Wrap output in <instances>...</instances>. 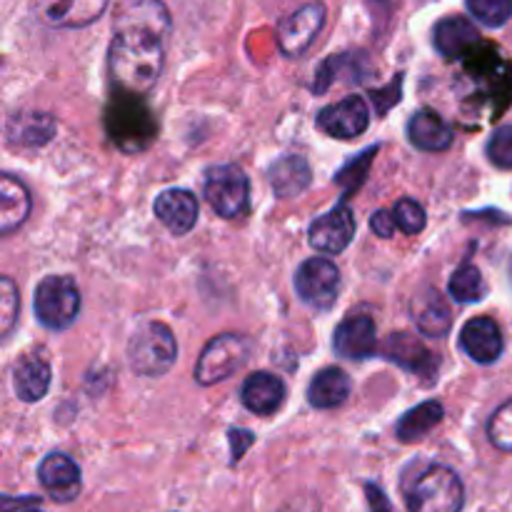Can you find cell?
Here are the masks:
<instances>
[{
	"label": "cell",
	"mask_w": 512,
	"mask_h": 512,
	"mask_svg": "<svg viewBox=\"0 0 512 512\" xmlns=\"http://www.w3.org/2000/svg\"><path fill=\"white\" fill-rule=\"evenodd\" d=\"M165 65V35L150 30H115L108 50V73L113 88L148 95Z\"/></svg>",
	"instance_id": "cell-1"
},
{
	"label": "cell",
	"mask_w": 512,
	"mask_h": 512,
	"mask_svg": "<svg viewBox=\"0 0 512 512\" xmlns=\"http://www.w3.org/2000/svg\"><path fill=\"white\" fill-rule=\"evenodd\" d=\"M103 120L108 138L123 153H140L150 148L158 135V120L153 118V110L145 105L143 95L125 93L120 88H113Z\"/></svg>",
	"instance_id": "cell-2"
},
{
	"label": "cell",
	"mask_w": 512,
	"mask_h": 512,
	"mask_svg": "<svg viewBox=\"0 0 512 512\" xmlns=\"http://www.w3.org/2000/svg\"><path fill=\"white\" fill-rule=\"evenodd\" d=\"M410 512H460L465 505V488L460 475L448 465H428L408 485Z\"/></svg>",
	"instance_id": "cell-3"
},
{
	"label": "cell",
	"mask_w": 512,
	"mask_h": 512,
	"mask_svg": "<svg viewBox=\"0 0 512 512\" xmlns=\"http://www.w3.org/2000/svg\"><path fill=\"white\" fill-rule=\"evenodd\" d=\"M178 358V343L173 330L158 320H148L133 333L128 345V363L135 375L160 378L173 368Z\"/></svg>",
	"instance_id": "cell-4"
},
{
	"label": "cell",
	"mask_w": 512,
	"mask_h": 512,
	"mask_svg": "<svg viewBox=\"0 0 512 512\" xmlns=\"http://www.w3.org/2000/svg\"><path fill=\"white\" fill-rule=\"evenodd\" d=\"M465 73L478 85L485 98L493 100L495 113L503 110L512 98V68L500 58L493 45L480 40L473 50L463 58Z\"/></svg>",
	"instance_id": "cell-5"
},
{
	"label": "cell",
	"mask_w": 512,
	"mask_h": 512,
	"mask_svg": "<svg viewBox=\"0 0 512 512\" xmlns=\"http://www.w3.org/2000/svg\"><path fill=\"white\" fill-rule=\"evenodd\" d=\"M80 313V290L68 275H48L35 290V315L50 330H65Z\"/></svg>",
	"instance_id": "cell-6"
},
{
	"label": "cell",
	"mask_w": 512,
	"mask_h": 512,
	"mask_svg": "<svg viewBox=\"0 0 512 512\" xmlns=\"http://www.w3.org/2000/svg\"><path fill=\"white\" fill-rule=\"evenodd\" d=\"M250 348H253V343H250L245 335H218V338L210 340L203 348V353H200L198 365H195V380H198L200 385H205V388H210V385L230 378L240 365H245Z\"/></svg>",
	"instance_id": "cell-7"
},
{
	"label": "cell",
	"mask_w": 512,
	"mask_h": 512,
	"mask_svg": "<svg viewBox=\"0 0 512 512\" xmlns=\"http://www.w3.org/2000/svg\"><path fill=\"white\" fill-rule=\"evenodd\" d=\"M203 193L220 218H238L248 210V175L238 165H213L205 173Z\"/></svg>",
	"instance_id": "cell-8"
},
{
	"label": "cell",
	"mask_w": 512,
	"mask_h": 512,
	"mask_svg": "<svg viewBox=\"0 0 512 512\" xmlns=\"http://www.w3.org/2000/svg\"><path fill=\"white\" fill-rule=\"evenodd\" d=\"M295 290L313 310H330L340 293V270L328 258H308L295 273Z\"/></svg>",
	"instance_id": "cell-9"
},
{
	"label": "cell",
	"mask_w": 512,
	"mask_h": 512,
	"mask_svg": "<svg viewBox=\"0 0 512 512\" xmlns=\"http://www.w3.org/2000/svg\"><path fill=\"white\" fill-rule=\"evenodd\" d=\"M325 25V5L323 3H308L303 8L295 10L293 15L280 23L278 28V45L280 53L288 58H298L303 55L310 45L315 43L318 33Z\"/></svg>",
	"instance_id": "cell-10"
},
{
	"label": "cell",
	"mask_w": 512,
	"mask_h": 512,
	"mask_svg": "<svg viewBox=\"0 0 512 512\" xmlns=\"http://www.w3.org/2000/svg\"><path fill=\"white\" fill-rule=\"evenodd\" d=\"M370 125L368 105L360 95H348L340 103L328 105L318 113V128L330 138L353 140L363 135Z\"/></svg>",
	"instance_id": "cell-11"
},
{
	"label": "cell",
	"mask_w": 512,
	"mask_h": 512,
	"mask_svg": "<svg viewBox=\"0 0 512 512\" xmlns=\"http://www.w3.org/2000/svg\"><path fill=\"white\" fill-rule=\"evenodd\" d=\"M310 245L318 253H343L355 235V215L348 203H338L330 213L320 215L310 225Z\"/></svg>",
	"instance_id": "cell-12"
},
{
	"label": "cell",
	"mask_w": 512,
	"mask_h": 512,
	"mask_svg": "<svg viewBox=\"0 0 512 512\" xmlns=\"http://www.w3.org/2000/svg\"><path fill=\"white\" fill-rule=\"evenodd\" d=\"M335 353L348 360H368L380 350L375 320L365 313H353L335 328Z\"/></svg>",
	"instance_id": "cell-13"
},
{
	"label": "cell",
	"mask_w": 512,
	"mask_h": 512,
	"mask_svg": "<svg viewBox=\"0 0 512 512\" xmlns=\"http://www.w3.org/2000/svg\"><path fill=\"white\" fill-rule=\"evenodd\" d=\"M110 0H38L35 13L53 28H85L105 13Z\"/></svg>",
	"instance_id": "cell-14"
},
{
	"label": "cell",
	"mask_w": 512,
	"mask_h": 512,
	"mask_svg": "<svg viewBox=\"0 0 512 512\" xmlns=\"http://www.w3.org/2000/svg\"><path fill=\"white\" fill-rule=\"evenodd\" d=\"M460 348L465 355L475 360L480 365H490L503 355L505 340L503 330L488 315H480V318L468 320L460 330Z\"/></svg>",
	"instance_id": "cell-15"
},
{
	"label": "cell",
	"mask_w": 512,
	"mask_h": 512,
	"mask_svg": "<svg viewBox=\"0 0 512 512\" xmlns=\"http://www.w3.org/2000/svg\"><path fill=\"white\" fill-rule=\"evenodd\" d=\"M40 485L45 488V493L50 495L58 503H70L80 495L83 488V478H80V468L75 465L73 458L63 453H50L48 458L40 463L38 468Z\"/></svg>",
	"instance_id": "cell-16"
},
{
	"label": "cell",
	"mask_w": 512,
	"mask_h": 512,
	"mask_svg": "<svg viewBox=\"0 0 512 512\" xmlns=\"http://www.w3.org/2000/svg\"><path fill=\"white\" fill-rule=\"evenodd\" d=\"M155 218L173 235H188L198 223V198L190 190L170 188L155 198Z\"/></svg>",
	"instance_id": "cell-17"
},
{
	"label": "cell",
	"mask_w": 512,
	"mask_h": 512,
	"mask_svg": "<svg viewBox=\"0 0 512 512\" xmlns=\"http://www.w3.org/2000/svg\"><path fill=\"white\" fill-rule=\"evenodd\" d=\"M115 30L135 28L150 30L168 38L170 35V13L163 0H120L113 20Z\"/></svg>",
	"instance_id": "cell-18"
},
{
	"label": "cell",
	"mask_w": 512,
	"mask_h": 512,
	"mask_svg": "<svg viewBox=\"0 0 512 512\" xmlns=\"http://www.w3.org/2000/svg\"><path fill=\"white\" fill-rule=\"evenodd\" d=\"M433 43L445 60H463L480 43V35L468 18L450 15L435 25Z\"/></svg>",
	"instance_id": "cell-19"
},
{
	"label": "cell",
	"mask_w": 512,
	"mask_h": 512,
	"mask_svg": "<svg viewBox=\"0 0 512 512\" xmlns=\"http://www.w3.org/2000/svg\"><path fill=\"white\" fill-rule=\"evenodd\" d=\"M380 350H383L385 358L393 360L395 365H400V368L410 370V373L415 375H433L435 368H438L435 355L430 353V350L425 348L415 335H408V333L390 335Z\"/></svg>",
	"instance_id": "cell-20"
},
{
	"label": "cell",
	"mask_w": 512,
	"mask_h": 512,
	"mask_svg": "<svg viewBox=\"0 0 512 512\" xmlns=\"http://www.w3.org/2000/svg\"><path fill=\"white\" fill-rule=\"evenodd\" d=\"M240 400L255 415H273L285 400V385L273 373H253L240 388Z\"/></svg>",
	"instance_id": "cell-21"
},
{
	"label": "cell",
	"mask_w": 512,
	"mask_h": 512,
	"mask_svg": "<svg viewBox=\"0 0 512 512\" xmlns=\"http://www.w3.org/2000/svg\"><path fill=\"white\" fill-rule=\"evenodd\" d=\"M410 143L425 153H443L453 145V130L433 110H418L408 123Z\"/></svg>",
	"instance_id": "cell-22"
},
{
	"label": "cell",
	"mask_w": 512,
	"mask_h": 512,
	"mask_svg": "<svg viewBox=\"0 0 512 512\" xmlns=\"http://www.w3.org/2000/svg\"><path fill=\"white\" fill-rule=\"evenodd\" d=\"M50 380H53L50 365L48 360L40 358V355H25V358L15 365L13 388L15 395H18L23 403H38V400H43L50 388Z\"/></svg>",
	"instance_id": "cell-23"
},
{
	"label": "cell",
	"mask_w": 512,
	"mask_h": 512,
	"mask_svg": "<svg viewBox=\"0 0 512 512\" xmlns=\"http://www.w3.org/2000/svg\"><path fill=\"white\" fill-rule=\"evenodd\" d=\"M413 318L420 333L430 335V338H443L448 335L450 325H453V313H450L448 303L438 295V290L428 288L413 298Z\"/></svg>",
	"instance_id": "cell-24"
},
{
	"label": "cell",
	"mask_w": 512,
	"mask_h": 512,
	"mask_svg": "<svg viewBox=\"0 0 512 512\" xmlns=\"http://www.w3.org/2000/svg\"><path fill=\"white\" fill-rule=\"evenodd\" d=\"M268 178L275 195H280V198H293V195H300L303 190H308L313 173H310V165L303 155H285V158L275 160L270 165Z\"/></svg>",
	"instance_id": "cell-25"
},
{
	"label": "cell",
	"mask_w": 512,
	"mask_h": 512,
	"mask_svg": "<svg viewBox=\"0 0 512 512\" xmlns=\"http://www.w3.org/2000/svg\"><path fill=\"white\" fill-rule=\"evenodd\" d=\"M30 193L18 178L5 173L0 178V233L8 235L28 220Z\"/></svg>",
	"instance_id": "cell-26"
},
{
	"label": "cell",
	"mask_w": 512,
	"mask_h": 512,
	"mask_svg": "<svg viewBox=\"0 0 512 512\" xmlns=\"http://www.w3.org/2000/svg\"><path fill=\"white\" fill-rule=\"evenodd\" d=\"M350 378L345 370L340 368H323L313 380H310L308 388V400L313 408L320 410H333L348 400L350 395Z\"/></svg>",
	"instance_id": "cell-27"
},
{
	"label": "cell",
	"mask_w": 512,
	"mask_h": 512,
	"mask_svg": "<svg viewBox=\"0 0 512 512\" xmlns=\"http://www.w3.org/2000/svg\"><path fill=\"white\" fill-rule=\"evenodd\" d=\"M55 135V120L48 113H18L8 120L10 143L38 148Z\"/></svg>",
	"instance_id": "cell-28"
},
{
	"label": "cell",
	"mask_w": 512,
	"mask_h": 512,
	"mask_svg": "<svg viewBox=\"0 0 512 512\" xmlns=\"http://www.w3.org/2000/svg\"><path fill=\"white\" fill-rule=\"evenodd\" d=\"M443 413L445 410L438 400H428V403H420L418 408L408 410V413L400 418L398 428H395L398 440L400 443H418V440H423L435 425L443 423Z\"/></svg>",
	"instance_id": "cell-29"
},
{
	"label": "cell",
	"mask_w": 512,
	"mask_h": 512,
	"mask_svg": "<svg viewBox=\"0 0 512 512\" xmlns=\"http://www.w3.org/2000/svg\"><path fill=\"white\" fill-rule=\"evenodd\" d=\"M448 290L458 303H480L488 295V283L480 268H475L473 263H463L450 278Z\"/></svg>",
	"instance_id": "cell-30"
},
{
	"label": "cell",
	"mask_w": 512,
	"mask_h": 512,
	"mask_svg": "<svg viewBox=\"0 0 512 512\" xmlns=\"http://www.w3.org/2000/svg\"><path fill=\"white\" fill-rule=\"evenodd\" d=\"M470 15L488 28H500L512 18V0H465Z\"/></svg>",
	"instance_id": "cell-31"
},
{
	"label": "cell",
	"mask_w": 512,
	"mask_h": 512,
	"mask_svg": "<svg viewBox=\"0 0 512 512\" xmlns=\"http://www.w3.org/2000/svg\"><path fill=\"white\" fill-rule=\"evenodd\" d=\"M393 220L405 235H418L420 230H425V208L413 198H403L395 203L393 208Z\"/></svg>",
	"instance_id": "cell-32"
},
{
	"label": "cell",
	"mask_w": 512,
	"mask_h": 512,
	"mask_svg": "<svg viewBox=\"0 0 512 512\" xmlns=\"http://www.w3.org/2000/svg\"><path fill=\"white\" fill-rule=\"evenodd\" d=\"M488 438L498 450L512 453V398L500 405L488 423Z\"/></svg>",
	"instance_id": "cell-33"
},
{
	"label": "cell",
	"mask_w": 512,
	"mask_h": 512,
	"mask_svg": "<svg viewBox=\"0 0 512 512\" xmlns=\"http://www.w3.org/2000/svg\"><path fill=\"white\" fill-rule=\"evenodd\" d=\"M15 320H18V290H15L13 280L5 275L0 280V333L3 338L13 333Z\"/></svg>",
	"instance_id": "cell-34"
},
{
	"label": "cell",
	"mask_w": 512,
	"mask_h": 512,
	"mask_svg": "<svg viewBox=\"0 0 512 512\" xmlns=\"http://www.w3.org/2000/svg\"><path fill=\"white\" fill-rule=\"evenodd\" d=\"M375 153H378V148L365 150L363 155H358L353 163H348L343 170H340L338 178H335V183L343 185L345 195H350L355 188H360V183H363L365 175H368V168H370V163H373Z\"/></svg>",
	"instance_id": "cell-35"
},
{
	"label": "cell",
	"mask_w": 512,
	"mask_h": 512,
	"mask_svg": "<svg viewBox=\"0 0 512 512\" xmlns=\"http://www.w3.org/2000/svg\"><path fill=\"white\" fill-rule=\"evenodd\" d=\"M485 150H488L490 163L503 170H512V125H503V128L495 130Z\"/></svg>",
	"instance_id": "cell-36"
},
{
	"label": "cell",
	"mask_w": 512,
	"mask_h": 512,
	"mask_svg": "<svg viewBox=\"0 0 512 512\" xmlns=\"http://www.w3.org/2000/svg\"><path fill=\"white\" fill-rule=\"evenodd\" d=\"M370 228H373V233L380 235V238H393L398 225H395L393 213H388V210H378V213L370 218Z\"/></svg>",
	"instance_id": "cell-37"
},
{
	"label": "cell",
	"mask_w": 512,
	"mask_h": 512,
	"mask_svg": "<svg viewBox=\"0 0 512 512\" xmlns=\"http://www.w3.org/2000/svg\"><path fill=\"white\" fill-rule=\"evenodd\" d=\"M365 493H368L370 512H393V508H390V503H388V498H385V493L378 488V485L368 483V485H365Z\"/></svg>",
	"instance_id": "cell-38"
},
{
	"label": "cell",
	"mask_w": 512,
	"mask_h": 512,
	"mask_svg": "<svg viewBox=\"0 0 512 512\" xmlns=\"http://www.w3.org/2000/svg\"><path fill=\"white\" fill-rule=\"evenodd\" d=\"M230 443H233V460H240L253 443V433L250 430H230Z\"/></svg>",
	"instance_id": "cell-39"
},
{
	"label": "cell",
	"mask_w": 512,
	"mask_h": 512,
	"mask_svg": "<svg viewBox=\"0 0 512 512\" xmlns=\"http://www.w3.org/2000/svg\"><path fill=\"white\" fill-rule=\"evenodd\" d=\"M278 512H320V503L313 498V495H298L295 500H290L285 508Z\"/></svg>",
	"instance_id": "cell-40"
},
{
	"label": "cell",
	"mask_w": 512,
	"mask_h": 512,
	"mask_svg": "<svg viewBox=\"0 0 512 512\" xmlns=\"http://www.w3.org/2000/svg\"><path fill=\"white\" fill-rule=\"evenodd\" d=\"M28 512H40V510H28Z\"/></svg>",
	"instance_id": "cell-41"
}]
</instances>
